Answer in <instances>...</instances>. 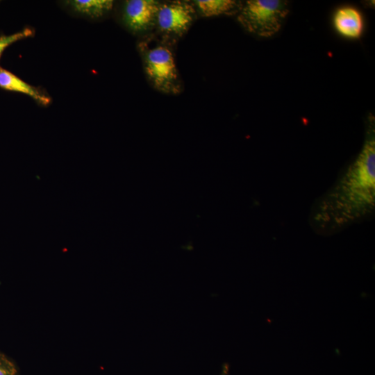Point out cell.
<instances>
[{"mask_svg": "<svg viewBox=\"0 0 375 375\" xmlns=\"http://www.w3.org/2000/svg\"><path fill=\"white\" fill-rule=\"evenodd\" d=\"M288 12L287 1L249 0L242 4L238 19L249 33L269 38L280 30Z\"/></svg>", "mask_w": 375, "mask_h": 375, "instance_id": "3", "label": "cell"}, {"mask_svg": "<svg viewBox=\"0 0 375 375\" xmlns=\"http://www.w3.org/2000/svg\"><path fill=\"white\" fill-rule=\"evenodd\" d=\"M34 30L31 27H26L23 30L17 32L15 33L8 35H1L0 36V58L5 51V49L8 47L12 44L15 42L31 37L34 35Z\"/></svg>", "mask_w": 375, "mask_h": 375, "instance_id": "10", "label": "cell"}, {"mask_svg": "<svg viewBox=\"0 0 375 375\" xmlns=\"http://www.w3.org/2000/svg\"><path fill=\"white\" fill-rule=\"evenodd\" d=\"M0 88L12 92L26 94L41 106H48L51 99L45 92L35 88L10 72L0 67Z\"/></svg>", "mask_w": 375, "mask_h": 375, "instance_id": "6", "label": "cell"}, {"mask_svg": "<svg viewBox=\"0 0 375 375\" xmlns=\"http://www.w3.org/2000/svg\"><path fill=\"white\" fill-rule=\"evenodd\" d=\"M195 10L190 3L174 1L160 3L156 24L167 36H181L191 25Z\"/></svg>", "mask_w": 375, "mask_h": 375, "instance_id": "4", "label": "cell"}, {"mask_svg": "<svg viewBox=\"0 0 375 375\" xmlns=\"http://www.w3.org/2000/svg\"><path fill=\"white\" fill-rule=\"evenodd\" d=\"M333 23L337 31L347 38H357L362 31V15L357 9L352 7L338 9L334 15Z\"/></svg>", "mask_w": 375, "mask_h": 375, "instance_id": "7", "label": "cell"}, {"mask_svg": "<svg viewBox=\"0 0 375 375\" xmlns=\"http://www.w3.org/2000/svg\"><path fill=\"white\" fill-rule=\"evenodd\" d=\"M139 48L145 74L156 90L169 94L181 91V85L171 49L164 43L142 41Z\"/></svg>", "mask_w": 375, "mask_h": 375, "instance_id": "2", "label": "cell"}, {"mask_svg": "<svg viewBox=\"0 0 375 375\" xmlns=\"http://www.w3.org/2000/svg\"><path fill=\"white\" fill-rule=\"evenodd\" d=\"M160 3L153 0H128L125 1L123 20L133 32L149 29L156 22Z\"/></svg>", "mask_w": 375, "mask_h": 375, "instance_id": "5", "label": "cell"}, {"mask_svg": "<svg viewBox=\"0 0 375 375\" xmlns=\"http://www.w3.org/2000/svg\"><path fill=\"white\" fill-rule=\"evenodd\" d=\"M15 363L6 355L0 353V375H17Z\"/></svg>", "mask_w": 375, "mask_h": 375, "instance_id": "11", "label": "cell"}, {"mask_svg": "<svg viewBox=\"0 0 375 375\" xmlns=\"http://www.w3.org/2000/svg\"><path fill=\"white\" fill-rule=\"evenodd\" d=\"M67 4L76 12L91 18H99L111 10V0H72Z\"/></svg>", "mask_w": 375, "mask_h": 375, "instance_id": "9", "label": "cell"}, {"mask_svg": "<svg viewBox=\"0 0 375 375\" xmlns=\"http://www.w3.org/2000/svg\"><path fill=\"white\" fill-rule=\"evenodd\" d=\"M203 17H213L239 12L242 3L232 0H197L194 1Z\"/></svg>", "mask_w": 375, "mask_h": 375, "instance_id": "8", "label": "cell"}, {"mask_svg": "<svg viewBox=\"0 0 375 375\" xmlns=\"http://www.w3.org/2000/svg\"><path fill=\"white\" fill-rule=\"evenodd\" d=\"M375 200L374 126L362 148L343 176L318 203L312 221L327 231L340 229L372 212Z\"/></svg>", "mask_w": 375, "mask_h": 375, "instance_id": "1", "label": "cell"}]
</instances>
